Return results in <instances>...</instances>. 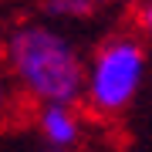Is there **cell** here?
I'll list each match as a JSON object with an SVG mask.
<instances>
[{
	"label": "cell",
	"instance_id": "cell-1",
	"mask_svg": "<svg viewBox=\"0 0 152 152\" xmlns=\"http://www.w3.org/2000/svg\"><path fill=\"white\" fill-rule=\"evenodd\" d=\"M7 71L34 105L85 98L88 61L54 20H20L7 34Z\"/></svg>",
	"mask_w": 152,
	"mask_h": 152
},
{
	"label": "cell",
	"instance_id": "cell-2",
	"mask_svg": "<svg viewBox=\"0 0 152 152\" xmlns=\"http://www.w3.org/2000/svg\"><path fill=\"white\" fill-rule=\"evenodd\" d=\"M145 44L139 34H108L88 58V78H85V98L81 102L102 118L125 112L135 102L142 81H145Z\"/></svg>",
	"mask_w": 152,
	"mask_h": 152
},
{
	"label": "cell",
	"instance_id": "cell-3",
	"mask_svg": "<svg viewBox=\"0 0 152 152\" xmlns=\"http://www.w3.org/2000/svg\"><path fill=\"white\" fill-rule=\"evenodd\" d=\"M34 129L51 152H71L81 139V115L71 102H48L34 112Z\"/></svg>",
	"mask_w": 152,
	"mask_h": 152
},
{
	"label": "cell",
	"instance_id": "cell-4",
	"mask_svg": "<svg viewBox=\"0 0 152 152\" xmlns=\"http://www.w3.org/2000/svg\"><path fill=\"white\" fill-rule=\"evenodd\" d=\"M102 0H41V14L54 24H78L98 14Z\"/></svg>",
	"mask_w": 152,
	"mask_h": 152
},
{
	"label": "cell",
	"instance_id": "cell-5",
	"mask_svg": "<svg viewBox=\"0 0 152 152\" xmlns=\"http://www.w3.org/2000/svg\"><path fill=\"white\" fill-rule=\"evenodd\" d=\"M135 27L142 37L152 41V0H145V4H139V14H135Z\"/></svg>",
	"mask_w": 152,
	"mask_h": 152
},
{
	"label": "cell",
	"instance_id": "cell-6",
	"mask_svg": "<svg viewBox=\"0 0 152 152\" xmlns=\"http://www.w3.org/2000/svg\"><path fill=\"white\" fill-rule=\"evenodd\" d=\"M118 4H132V7H139V4H145V0H118Z\"/></svg>",
	"mask_w": 152,
	"mask_h": 152
}]
</instances>
